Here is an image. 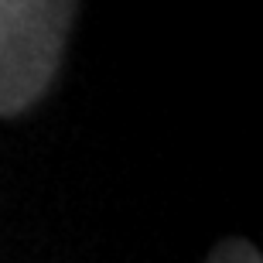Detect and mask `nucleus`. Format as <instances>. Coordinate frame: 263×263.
Segmentation results:
<instances>
[{"mask_svg": "<svg viewBox=\"0 0 263 263\" xmlns=\"http://www.w3.org/2000/svg\"><path fill=\"white\" fill-rule=\"evenodd\" d=\"M76 4L0 0V117H17L48 92Z\"/></svg>", "mask_w": 263, "mask_h": 263, "instance_id": "1", "label": "nucleus"}, {"mask_svg": "<svg viewBox=\"0 0 263 263\" xmlns=\"http://www.w3.org/2000/svg\"><path fill=\"white\" fill-rule=\"evenodd\" d=\"M209 263H263L260 250L246 239H226V243L215 246V253Z\"/></svg>", "mask_w": 263, "mask_h": 263, "instance_id": "2", "label": "nucleus"}]
</instances>
